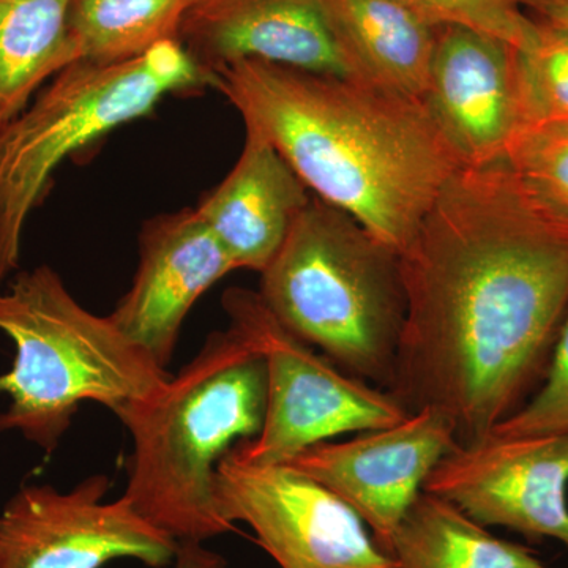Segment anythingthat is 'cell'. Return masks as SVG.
Masks as SVG:
<instances>
[{"mask_svg": "<svg viewBox=\"0 0 568 568\" xmlns=\"http://www.w3.org/2000/svg\"><path fill=\"white\" fill-rule=\"evenodd\" d=\"M406 316L392 395L459 444L491 435L547 375L568 312V213L507 160L448 179L399 254Z\"/></svg>", "mask_w": 568, "mask_h": 568, "instance_id": "obj_1", "label": "cell"}, {"mask_svg": "<svg viewBox=\"0 0 568 568\" xmlns=\"http://www.w3.org/2000/svg\"><path fill=\"white\" fill-rule=\"evenodd\" d=\"M216 89L316 197L402 254L459 168L425 102L358 78L261 61L213 67Z\"/></svg>", "mask_w": 568, "mask_h": 568, "instance_id": "obj_2", "label": "cell"}, {"mask_svg": "<svg viewBox=\"0 0 568 568\" xmlns=\"http://www.w3.org/2000/svg\"><path fill=\"white\" fill-rule=\"evenodd\" d=\"M265 406L263 354L237 325L213 332L159 395L115 413L133 439L123 496L178 541L234 532L216 508V466L260 435Z\"/></svg>", "mask_w": 568, "mask_h": 568, "instance_id": "obj_3", "label": "cell"}, {"mask_svg": "<svg viewBox=\"0 0 568 568\" xmlns=\"http://www.w3.org/2000/svg\"><path fill=\"white\" fill-rule=\"evenodd\" d=\"M0 332L17 347L10 372L0 375V395L10 398L0 432L21 433L47 454L82 403L115 414L159 395L171 379L110 317L85 310L50 265L21 272L0 293Z\"/></svg>", "mask_w": 568, "mask_h": 568, "instance_id": "obj_4", "label": "cell"}, {"mask_svg": "<svg viewBox=\"0 0 568 568\" xmlns=\"http://www.w3.org/2000/svg\"><path fill=\"white\" fill-rule=\"evenodd\" d=\"M261 275L257 293L291 334L390 388L406 316L398 253L313 196Z\"/></svg>", "mask_w": 568, "mask_h": 568, "instance_id": "obj_5", "label": "cell"}, {"mask_svg": "<svg viewBox=\"0 0 568 568\" xmlns=\"http://www.w3.org/2000/svg\"><path fill=\"white\" fill-rule=\"evenodd\" d=\"M212 73L179 40L130 61H78L0 132V284L20 265L22 234L69 156L145 118L164 97L212 88Z\"/></svg>", "mask_w": 568, "mask_h": 568, "instance_id": "obj_6", "label": "cell"}, {"mask_svg": "<svg viewBox=\"0 0 568 568\" xmlns=\"http://www.w3.org/2000/svg\"><path fill=\"white\" fill-rule=\"evenodd\" d=\"M222 304L230 323L263 354L267 372L263 429L233 448L250 465H283L331 437L387 428L409 416L390 392L347 375L291 334L257 291L231 287Z\"/></svg>", "mask_w": 568, "mask_h": 568, "instance_id": "obj_7", "label": "cell"}, {"mask_svg": "<svg viewBox=\"0 0 568 568\" xmlns=\"http://www.w3.org/2000/svg\"><path fill=\"white\" fill-rule=\"evenodd\" d=\"M224 521L245 523L280 568H392L353 508L286 465H250L227 452L216 466Z\"/></svg>", "mask_w": 568, "mask_h": 568, "instance_id": "obj_8", "label": "cell"}, {"mask_svg": "<svg viewBox=\"0 0 568 568\" xmlns=\"http://www.w3.org/2000/svg\"><path fill=\"white\" fill-rule=\"evenodd\" d=\"M110 478H84L69 491L22 487L0 515V568H102L133 559L174 562L179 541L142 518L125 496L108 503Z\"/></svg>", "mask_w": 568, "mask_h": 568, "instance_id": "obj_9", "label": "cell"}, {"mask_svg": "<svg viewBox=\"0 0 568 568\" xmlns=\"http://www.w3.org/2000/svg\"><path fill=\"white\" fill-rule=\"evenodd\" d=\"M568 436L499 437L458 444L425 480L484 525L568 548Z\"/></svg>", "mask_w": 568, "mask_h": 568, "instance_id": "obj_10", "label": "cell"}, {"mask_svg": "<svg viewBox=\"0 0 568 568\" xmlns=\"http://www.w3.org/2000/svg\"><path fill=\"white\" fill-rule=\"evenodd\" d=\"M450 418L424 407L346 443H321L283 465L331 489L386 547L437 463L458 447Z\"/></svg>", "mask_w": 568, "mask_h": 568, "instance_id": "obj_11", "label": "cell"}, {"mask_svg": "<svg viewBox=\"0 0 568 568\" xmlns=\"http://www.w3.org/2000/svg\"><path fill=\"white\" fill-rule=\"evenodd\" d=\"M425 103L466 166L504 162L528 129L518 48L463 26H439Z\"/></svg>", "mask_w": 568, "mask_h": 568, "instance_id": "obj_12", "label": "cell"}, {"mask_svg": "<svg viewBox=\"0 0 568 568\" xmlns=\"http://www.w3.org/2000/svg\"><path fill=\"white\" fill-rule=\"evenodd\" d=\"M233 271L230 254L196 209L163 213L142 226L132 286L108 317L166 368L197 298Z\"/></svg>", "mask_w": 568, "mask_h": 568, "instance_id": "obj_13", "label": "cell"}, {"mask_svg": "<svg viewBox=\"0 0 568 568\" xmlns=\"http://www.w3.org/2000/svg\"><path fill=\"white\" fill-rule=\"evenodd\" d=\"M181 31L192 40L194 61L209 71L261 61L358 78L320 0H194Z\"/></svg>", "mask_w": 568, "mask_h": 568, "instance_id": "obj_14", "label": "cell"}, {"mask_svg": "<svg viewBox=\"0 0 568 568\" xmlns=\"http://www.w3.org/2000/svg\"><path fill=\"white\" fill-rule=\"evenodd\" d=\"M245 132L233 170L205 194L196 212L230 254L235 271L261 274L313 194L272 142L256 130Z\"/></svg>", "mask_w": 568, "mask_h": 568, "instance_id": "obj_15", "label": "cell"}, {"mask_svg": "<svg viewBox=\"0 0 568 568\" xmlns=\"http://www.w3.org/2000/svg\"><path fill=\"white\" fill-rule=\"evenodd\" d=\"M361 80L425 102L436 26L402 0H320Z\"/></svg>", "mask_w": 568, "mask_h": 568, "instance_id": "obj_16", "label": "cell"}, {"mask_svg": "<svg viewBox=\"0 0 568 568\" xmlns=\"http://www.w3.org/2000/svg\"><path fill=\"white\" fill-rule=\"evenodd\" d=\"M383 552L392 568H548L532 548L493 536L454 503L426 491Z\"/></svg>", "mask_w": 568, "mask_h": 568, "instance_id": "obj_17", "label": "cell"}, {"mask_svg": "<svg viewBox=\"0 0 568 568\" xmlns=\"http://www.w3.org/2000/svg\"><path fill=\"white\" fill-rule=\"evenodd\" d=\"M70 6L71 0H0V132L44 82L80 61Z\"/></svg>", "mask_w": 568, "mask_h": 568, "instance_id": "obj_18", "label": "cell"}, {"mask_svg": "<svg viewBox=\"0 0 568 568\" xmlns=\"http://www.w3.org/2000/svg\"><path fill=\"white\" fill-rule=\"evenodd\" d=\"M194 0H71L69 26L80 61L123 62L178 40Z\"/></svg>", "mask_w": 568, "mask_h": 568, "instance_id": "obj_19", "label": "cell"}, {"mask_svg": "<svg viewBox=\"0 0 568 568\" xmlns=\"http://www.w3.org/2000/svg\"><path fill=\"white\" fill-rule=\"evenodd\" d=\"M521 58L528 129L568 126V33L534 22Z\"/></svg>", "mask_w": 568, "mask_h": 568, "instance_id": "obj_20", "label": "cell"}, {"mask_svg": "<svg viewBox=\"0 0 568 568\" xmlns=\"http://www.w3.org/2000/svg\"><path fill=\"white\" fill-rule=\"evenodd\" d=\"M493 436H568V312L540 388Z\"/></svg>", "mask_w": 568, "mask_h": 568, "instance_id": "obj_21", "label": "cell"}, {"mask_svg": "<svg viewBox=\"0 0 568 568\" xmlns=\"http://www.w3.org/2000/svg\"><path fill=\"white\" fill-rule=\"evenodd\" d=\"M433 26H463L489 33L521 50L534 22L521 11L523 0H402Z\"/></svg>", "mask_w": 568, "mask_h": 568, "instance_id": "obj_22", "label": "cell"}, {"mask_svg": "<svg viewBox=\"0 0 568 568\" xmlns=\"http://www.w3.org/2000/svg\"><path fill=\"white\" fill-rule=\"evenodd\" d=\"M507 162L568 213V126H537L511 145Z\"/></svg>", "mask_w": 568, "mask_h": 568, "instance_id": "obj_23", "label": "cell"}, {"mask_svg": "<svg viewBox=\"0 0 568 568\" xmlns=\"http://www.w3.org/2000/svg\"><path fill=\"white\" fill-rule=\"evenodd\" d=\"M173 568H230L219 552L205 548L203 541H179Z\"/></svg>", "mask_w": 568, "mask_h": 568, "instance_id": "obj_24", "label": "cell"}, {"mask_svg": "<svg viewBox=\"0 0 568 568\" xmlns=\"http://www.w3.org/2000/svg\"><path fill=\"white\" fill-rule=\"evenodd\" d=\"M523 6L536 11L545 24L568 33V0H523Z\"/></svg>", "mask_w": 568, "mask_h": 568, "instance_id": "obj_25", "label": "cell"}]
</instances>
